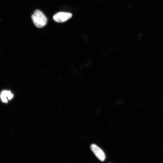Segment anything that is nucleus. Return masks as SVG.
Segmentation results:
<instances>
[{
    "mask_svg": "<svg viewBox=\"0 0 163 163\" xmlns=\"http://www.w3.org/2000/svg\"><path fill=\"white\" fill-rule=\"evenodd\" d=\"M0 96L3 102L7 103L8 99L10 100L13 98V94L10 91L4 90L2 92Z\"/></svg>",
    "mask_w": 163,
    "mask_h": 163,
    "instance_id": "nucleus-4",
    "label": "nucleus"
},
{
    "mask_svg": "<svg viewBox=\"0 0 163 163\" xmlns=\"http://www.w3.org/2000/svg\"><path fill=\"white\" fill-rule=\"evenodd\" d=\"M72 16V14L70 13L60 12L54 15L53 17V19L57 22H63L70 19Z\"/></svg>",
    "mask_w": 163,
    "mask_h": 163,
    "instance_id": "nucleus-2",
    "label": "nucleus"
},
{
    "mask_svg": "<svg viewBox=\"0 0 163 163\" xmlns=\"http://www.w3.org/2000/svg\"><path fill=\"white\" fill-rule=\"evenodd\" d=\"M31 18L35 25L38 28H41L47 24V18L39 10H36L34 14L32 15Z\"/></svg>",
    "mask_w": 163,
    "mask_h": 163,
    "instance_id": "nucleus-1",
    "label": "nucleus"
},
{
    "mask_svg": "<svg viewBox=\"0 0 163 163\" xmlns=\"http://www.w3.org/2000/svg\"><path fill=\"white\" fill-rule=\"evenodd\" d=\"M90 148L96 157L101 161L103 162L105 158V155L103 151L98 147L92 144Z\"/></svg>",
    "mask_w": 163,
    "mask_h": 163,
    "instance_id": "nucleus-3",
    "label": "nucleus"
}]
</instances>
